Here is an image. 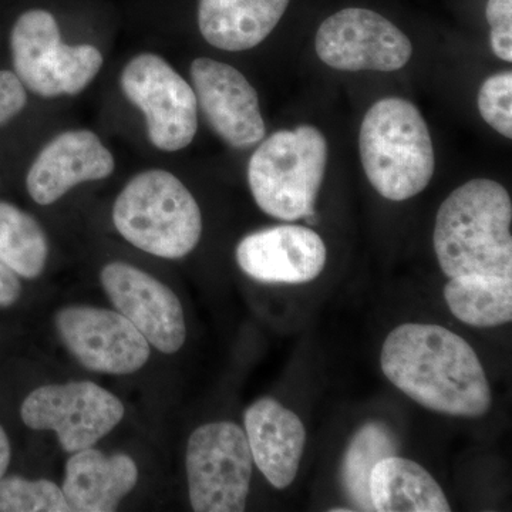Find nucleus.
<instances>
[{
    "mask_svg": "<svg viewBox=\"0 0 512 512\" xmlns=\"http://www.w3.org/2000/svg\"><path fill=\"white\" fill-rule=\"evenodd\" d=\"M380 366L400 392L433 412L477 419L493 406L477 353L443 326H397L384 340Z\"/></svg>",
    "mask_w": 512,
    "mask_h": 512,
    "instance_id": "f257e3e1",
    "label": "nucleus"
},
{
    "mask_svg": "<svg viewBox=\"0 0 512 512\" xmlns=\"http://www.w3.org/2000/svg\"><path fill=\"white\" fill-rule=\"evenodd\" d=\"M512 202L503 185L477 178L451 192L437 212L434 251L448 278H512Z\"/></svg>",
    "mask_w": 512,
    "mask_h": 512,
    "instance_id": "f03ea898",
    "label": "nucleus"
},
{
    "mask_svg": "<svg viewBox=\"0 0 512 512\" xmlns=\"http://www.w3.org/2000/svg\"><path fill=\"white\" fill-rule=\"evenodd\" d=\"M359 148L367 180L386 200L416 197L436 171L429 127L419 109L402 97H386L370 107Z\"/></svg>",
    "mask_w": 512,
    "mask_h": 512,
    "instance_id": "7ed1b4c3",
    "label": "nucleus"
},
{
    "mask_svg": "<svg viewBox=\"0 0 512 512\" xmlns=\"http://www.w3.org/2000/svg\"><path fill=\"white\" fill-rule=\"evenodd\" d=\"M114 227L134 247L165 259H180L197 247L202 217L197 201L174 174L136 175L113 208Z\"/></svg>",
    "mask_w": 512,
    "mask_h": 512,
    "instance_id": "20e7f679",
    "label": "nucleus"
},
{
    "mask_svg": "<svg viewBox=\"0 0 512 512\" xmlns=\"http://www.w3.org/2000/svg\"><path fill=\"white\" fill-rule=\"evenodd\" d=\"M328 163L326 138L316 127L282 130L266 138L248 165V183L258 207L276 220L315 214Z\"/></svg>",
    "mask_w": 512,
    "mask_h": 512,
    "instance_id": "39448f33",
    "label": "nucleus"
},
{
    "mask_svg": "<svg viewBox=\"0 0 512 512\" xmlns=\"http://www.w3.org/2000/svg\"><path fill=\"white\" fill-rule=\"evenodd\" d=\"M10 50L23 86L47 99L83 92L103 66L97 47L63 43L56 19L42 9L19 16L10 33Z\"/></svg>",
    "mask_w": 512,
    "mask_h": 512,
    "instance_id": "423d86ee",
    "label": "nucleus"
},
{
    "mask_svg": "<svg viewBox=\"0 0 512 512\" xmlns=\"http://www.w3.org/2000/svg\"><path fill=\"white\" fill-rule=\"evenodd\" d=\"M247 434L231 421L204 424L188 440V491L197 512H241L252 478Z\"/></svg>",
    "mask_w": 512,
    "mask_h": 512,
    "instance_id": "0eeeda50",
    "label": "nucleus"
},
{
    "mask_svg": "<svg viewBox=\"0 0 512 512\" xmlns=\"http://www.w3.org/2000/svg\"><path fill=\"white\" fill-rule=\"evenodd\" d=\"M121 90L146 117L148 138L163 151L190 146L198 130L194 89L163 57L143 53L131 59L120 77Z\"/></svg>",
    "mask_w": 512,
    "mask_h": 512,
    "instance_id": "6e6552de",
    "label": "nucleus"
},
{
    "mask_svg": "<svg viewBox=\"0 0 512 512\" xmlns=\"http://www.w3.org/2000/svg\"><path fill=\"white\" fill-rule=\"evenodd\" d=\"M124 404L92 382L47 384L33 390L20 409L32 430H52L67 453L93 447L123 420Z\"/></svg>",
    "mask_w": 512,
    "mask_h": 512,
    "instance_id": "1a4fd4ad",
    "label": "nucleus"
},
{
    "mask_svg": "<svg viewBox=\"0 0 512 512\" xmlns=\"http://www.w3.org/2000/svg\"><path fill=\"white\" fill-rule=\"evenodd\" d=\"M316 53L345 72H394L409 63L413 45L402 30L373 10L349 8L320 25Z\"/></svg>",
    "mask_w": 512,
    "mask_h": 512,
    "instance_id": "9d476101",
    "label": "nucleus"
},
{
    "mask_svg": "<svg viewBox=\"0 0 512 512\" xmlns=\"http://www.w3.org/2000/svg\"><path fill=\"white\" fill-rule=\"evenodd\" d=\"M56 328L69 352L93 372L128 375L150 357V343L120 312L67 306L56 313Z\"/></svg>",
    "mask_w": 512,
    "mask_h": 512,
    "instance_id": "9b49d317",
    "label": "nucleus"
},
{
    "mask_svg": "<svg viewBox=\"0 0 512 512\" xmlns=\"http://www.w3.org/2000/svg\"><path fill=\"white\" fill-rule=\"evenodd\" d=\"M100 281L117 311L151 346L167 355L183 348L187 338L183 306L167 285L124 262L104 266Z\"/></svg>",
    "mask_w": 512,
    "mask_h": 512,
    "instance_id": "f8f14e48",
    "label": "nucleus"
},
{
    "mask_svg": "<svg viewBox=\"0 0 512 512\" xmlns=\"http://www.w3.org/2000/svg\"><path fill=\"white\" fill-rule=\"evenodd\" d=\"M192 89L212 130L235 148H248L264 140L256 90L235 67L217 60H194L191 64Z\"/></svg>",
    "mask_w": 512,
    "mask_h": 512,
    "instance_id": "ddd939ff",
    "label": "nucleus"
},
{
    "mask_svg": "<svg viewBox=\"0 0 512 512\" xmlns=\"http://www.w3.org/2000/svg\"><path fill=\"white\" fill-rule=\"evenodd\" d=\"M326 245L315 231L299 225L262 229L237 247L239 268L266 284H306L322 274Z\"/></svg>",
    "mask_w": 512,
    "mask_h": 512,
    "instance_id": "4468645a",
    "label": "nucleus"
},
{
    "mask_svg": "<svg viewBox=\"0 0 512 512\" xmlns=\"http://www.w3.org/2000/svg\"><path fill=\"white\" fill-rule=\"evenodd\" d=\"M114 165L113 154L92 131H64L40 151L26 187L33 201L50 205L76 185L110 177Z\"/></svg>",
    "mask_w": 512,
    "mask_h": 512,
    "instance_id": "2eb2a0df",
    "label": "nucleus"
},
{
    "mask_svg": "<svg viewBox=\"0 0 512 512\" xmlns=\"http://www.w3.org/2000/svg\"><path fill=\"white\" fill-rule=\"evenodd\" d=\"M252 460L275 488L295 481L306 443L302 420L272 397L256 400L244 416Z\"/></svg>",
    "mask_w": 512,
    "mask_h": 512,
    "instance_id": "dca6fc26",
    "label": "nucleus"
},
{
    "mask_svg": "<svg viewBox=\"0 0 512 512\" xmlns=\"http://www.w3.org/2000/svg\"><path fill=\"white\" fill-rule=\"evenodd\" d=\"M138 468L126 454H106L94 448L76 451L66 464L63 494L70 511H116L134 490Z\"/></svg>",
    "mask_w": 512,
    "mask_h": 512,
    "instance_id": "f3484780",
    "label": "nucleus"
},
{
    "mask_svg": "<svg viewBox=\"0 0 512 512\" xmlns=\"http://www.w3.org/2000/svg\"><path fill=\"white\" fill-rule=\"evenodd\" d=\"M291 0H200L198 26L217 49H254L271 35Z\"/></svg>",
    "mask_w": 512,
    "mask_h": 512,
    "instance_id": "a211bd4d",
    "label": "nucleus"
},
{
    "mask_svg": "<svg viewBox=\"0 0 512 512\" xmlns=\"http://www.w3.org/2000/svg\"><path fill=\"white\" fill-rule=\"evenodd\" d=\"M373 510L379 512H448L446 494L416 461L399 456L383 458L369 478Z\"/></svg>",
    "mask_w": 512,
    "mask_h": 512,
    "instance_id": "6ab92c4d",
    "label": "nucleus"
},
{
    "mask_svg": "<svg viewBox=\"0 0 512 512\" xmlns=\"http://www.w3.org/2000/svg\"><path fill=\"white\" fill-rule=\"evenodd\" d=\"M444 298L451 313L474 328H494L512 320V278L480 275L450 278Z\"/></svg>",
    "mask_w": 512,
    "mask_h": 512,
    "instance_id": "aec40b11",
    "label": "nucleus"
},
{
    "mask_svg": "<svg viewBox=\"0 0 512 512\" xmlns=\"http://www.w3.org/2000/svg\"><path fill=\"white\" fill-rule=\"evenodd\" d=\"M399 441L386 424L367 423L350 440L342 463V484L355 510L375 511L369 494L373 467L383 458L397 456Z\"/></svg>",
    "mask_w": 512,
    "mask_h": 512,
    "instance_id": "412c9836",
    "label": "nucleus"
},
{
    "mask_svg": "<svg viewBox=\"0 0 512 512\" xmlns=\"http://www.w3.org/2000/svg\"><path fill=\"white\" fill-rule=\"evenodd\" d=\"M49 255L39 222L10 202L0 201V262L26 279L42 274Z\"/></svg>",
    "mask_w": 512,
    "mask_h": 512,
    "instance_id": "4be33fe9",
    "label": "nucleus"
},
{
    "mask_svg": "<svg viewBox=\"0 0 512 512\" xmlns=\"http://www.w3.org/2000/svg\"><path fill=\"white\" fill-rule=\"evenodd\" d=\"M63 490L49 480L0 478V512H69Z\"/></svg>",
    "mask_w": 512,
    "mask_h": 512,
    "instance_id": "5701e85b",
    "label": "nucleus"
},
{
    "mask_svg": "<svg viewBox=\"0 0 512 512\" xmlns=\"http://www.w3.org/2000/svg\"><path fill=\"white\" fill-rule=\"evenodd\" d=\"M478 109L488 126L501 136L512 137V73L494 74L481 84Z\"/></svg>",
    "mask_w": 512,
    "mask_h": 512,
    "instance_id": "b1692460",
    "label": "nucleus"
},
{
    "mask_svg": "<svg viewBox=\"0 0 512 512\" xmlns=\"http://www.w3.org/2000/svg\"><path fill=\"white\" fill-rule=\"evenodd\" d=\"M485 16L490 23L494 55L512 62V0H488Z\"/></svg>",
    "mask_w": 512,
    "mask_h": 512,
    "instance_id": "393cba45",
    "label": "nucleus"
},
{
    "mask_svg": "<svg viewBox=\"0 0 512 512\" xmlns=\"http://www.w3.org/2000/svg\"><path fill=\"white\" fill-rule=\"evenodd\" d=\"M28 103V94L19 77L0 70V126L18 116Z\"/></svg>",
    "mask_w": 512,
    "mask_h": 512,
    "instance_id": "a878e982",
    "label": "nucleus"
},
{
    "mask_svg": "<svg viewBox=\"0 0 512 512\" xmlns=\"http://www.w3.org/2000/svg\"><path fill=\"white\" fill-rule=\"evenodd\" d=\"M22 285L15 272L0 262V308H8L18 302Z\"/></svg>",
    "mask_w": 512,
    "mask_h": 512,
    "instance_id": "bb28decb",
    "label": "nucleus"
},
{
    "mask_svg": "<svg viewBox=\"0 0 512 512\" xmlns=\"http://www.w3.org/2000/svg\"><path fill=\"white\" fill-rule=\"evenodd\" d=\"M10 458H12V448H10L8 434L0 426V478L5 476L6 471H8Z\"/></svg>",
    "mask_w": 512,
    "mask_h": 512,
    "instance_id": "cd10ccee",
    "label": "nucleus"
}]
</instances>
